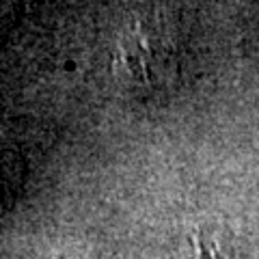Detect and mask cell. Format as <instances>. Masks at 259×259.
Masks as SVG:
<instances>
[{"instance_id":"cell-1","label":"cell","mask_w":259,"mask_h":259,"mask_svg":"<svg viewBox=\"0 0 259 259\" xmlns=\"http://www.w3.org/2000/svg\"><path fill=\"white\" fill-rule=\"evenodd\" d=\"M186 61V35L173 13L160 9L139 11L121 28L115 69L121 82L134 91H171L184 74Z\"/></svg>"}]
</instances>
